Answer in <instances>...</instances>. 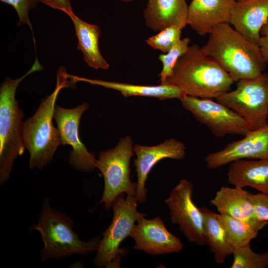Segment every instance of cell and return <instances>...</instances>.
<instances>
[{
    "instance_id": "26",
    "label": "cell",
    "mask_w": 268,
    "mask_h": 268,
    "mask_svg": "<svg viewBox=\"0 0 268 268\" xmlns=\"http://www.w3.org/2000/svg\"><path fill=\"white\" fill-rule=\"evenodd\" d=\"M182 30L176 26H168L156 35L149 37L145 41L153 49L165 54L181 40Z\"/></svg>"
},
{
    "instance_id": "1",
    "label": "cell",
    "mask_w": 268,
    "mask_h": 268,
    "mask_svg": "<svg viewBox=\"0 0 268 268\" xmlns=\"http://www.w3.org/2000/svg\"><path fill=\"white\" fill-rule=\"evenodd\" d=\"M201 49L234 82L257 77L266 67L259 46L247 40L229 23L215 27Z\"/></svg>"
},
{
    "instance_id": "19",
    "label": "cell",
    "mask_w": 268,
    "mask_h": 268,
    "mask_svg": "<svg viewBox=\"0 0 268 268\" xmlns=\"http://www.w3.org/2000/svg\"><path fill=\"white\" fill-rule=\"evenodd\" d=\"M229 164L227 175L230 184L268 194V159H241Z\"/></svg>"
},
{
    "instance_id": "17",
    "label": "cell",
    "mask_w": 268,
    "mask_h": 268,
    "mask_svg": "<svg viewBox=\"0 0 268 268\" xmlns=\"http://www.w3.org/2000/svg\"><path fill=\"white\" fill-rule=\"evenodd\" d=\"M235 0H192L187 24L198 34H209L222 23H229Z\"/></svg>"
},
{
    "instance_id": "6",
    "label": "cell",
    "mask_w": 268,
    "mask_h": 268,
    "mask_svg": "<svg viewBox=\"0 0 268 268\" xmlns=\"http://www.w3.org/2000/svg\"><path fill=\"white\" fill-rule=\"evenodd\" d=\"M137 201L135 196L119 195L112 205V221L103 234L94 263L99 268H119L125 250L120 248L121 244L130 234L135 222L142 214L137 210Z\"/></svg>"
},
{
    "instance_id": "3",
    "label": "cell",
    "mask_w": 268,
    "mask_h": 268,
    "mask_svg": "<svg viewBox=\"0 0 268 268\" xmlns=\"http://www.w3.org/2000/svg\"><path fill=\"white\" fill-rule=\"evenodd\" d=\"M65 67L57 71V81L53 92L41 100L35 113L23 123V137L25 149L29 153L31 169H42L52 159L58 147L62 145L57 127L53 124L56 101L61 90L74 83L68 80Z\"/></svg>"
},
{
    "instance_id": "12",
    "label": "cell",
    "mask_w": 268,
    "mask_h": 268,
    "mask_svg": "<svg viewBox=\"0 0 268 268\" xmlns=\"http://www.w3.org/2000/svg\"><path fill=\"white\" fill-rule=\"evenodd\" d=\"M241 159H268V124L250 131L241 139L227 144L223 149L209 153L206 167L215 169Z\"/></svg>"
},
{
    "instance_id": "24",
    "label": "cell",
    "mask_w": 268,
    "mask_h": 268,
    "mask_svg": "<svg viewBox=\"0 0 268 268\" xmlns=\"http://www.w3.org/2000/svg\"><path fill=\"white\" fill-rule=\"evenodd\" d=\"M231 268H266L268 267V251L257 253L250 244L233 250Z\"/></svg>"
},
{
    "instance_id": "21",
    "label": "cell",
    "mask_w": 268,
    "mask_h": 268,
    "mask_svg": "<svg viewBox=\"0 0 268 268\" xmlns=\"http://www.w3.org/2000/svg\"><path fill=\"white\" fill-rule=\"evenodd\" d=\"M68 15L72 20L78 40L77 48L83 55L87 65L95 69H107L110 66L102 56L99 49L100 27L86 22L72 12Z\"/></svg>"
},
{
    "instance_id": "22",
    "label": "cell",
    "mask_w": 268,
    "mask_h": 268,
    "mask_svg": "<svg viewBox=\"0 0 268 268\" xmlns=\"http://www.w3.org/2000/svg\"><path fill=\"white\" fill-rule=\"evenodd\" d=\"M200 209L203 216L206 245L213 254L216 262L222 264L229 256L232 254L233 248L218 219V213L204 206Z\"/></svg>"
},
{
    "instance_id": "9",
    "label": "cell",
    "mask_w": 268,
    "mask_h": 268,
    "mask_svg": "<svg viewBox=\"0 0 268 268\" xmlns=\"http://www.w3.org/2000/svg\"><path fill=\"white\" fill-rule=\"evenodd\" d=\"M180 100L183 107L207 126L216 137L227 134L244 136L251 131L247 122L237 113L212 99L185 95Z\"/></svg>"
},
{
    "instance_id": "30",
    "label": "cell",
    "mask_w": 268,
    "mask_h": 268,
    "mask_svg": "<svg viewBox=\"0 0 268 268\" xmlns=\"http://www.w3.org/2000/svg\"><path fill=\"white\" fill-rule=\"evenodd\" d=\"M259 46L266 63H268V22L261 29Z\"/></svg>"
},
{
    "instance_id": "20",
    "label": "cell",
    "mask_w": 268,
    "mask_h": 268,
    "mask_svg": "<svg viewBox=\"0 0 268 268\" xmlns=\"http://www.w3.org/2000/svg\"><path fill=\"white\" fill-rule=\"evenodd\" d=\"M68 78L74 83L82 81L92 85L101 86L117 90L125 97L131 96H145L155 97L160 100L177 98L179 100L185 95L178 87L171 84L159 85H135L115 81L89 79L68 74Z\"/></svg>"
},
{
    "instance_id": "4",
    "label": "cell",
    "mask_w": 268,
    "mask_h": 268,
    "mask_svg": "<svg viewBox=\"0 0 268 268\" xmlns=\"http://www.w3.org/2000/svg\"><path fill=\"white\" fill-rule=\"evenodd\" d=\"M37 58L30 69L21 77H8L0 86V183L9 179L14 161L25 149L23 137V111L15 98L20 82L31 73L43 69Z\"/></svg>"
},
{
    "instance_id": "32",
    "label": "cell",
    "mask_w": 268,
    "mask_h": 268,
    "mask_svg": "<svg viewBox=\"0 0 268 268\" xmlns=\"http://www.w3.org/2000/svg\"><path fill=\"white\" fill-rule=\"evenodd\" d=\"M235 0L238 1H242V0Z\"/></svg>"
},
{
    "instance_id": "8",
    "label": "cell",
    "mask_w": 268,
    "mask_h": 268,
    "mask_svg": "<svg viewBox=\"0 0 268 268\" xmlns=\"http://www.w3.org/2000/svg\"><path fill=\"white\" fill-rule=\"evenodd\" d=\"M215 99L243 118L250 130L261 128L268 124V73L240 80L234 90Z\"/></svg>"
},
{
    "instance_id": "18",
    "label": "cell",
    "mask_w": 268,
    "mask_h": 268,
    "mask_svg": "<svg viewBox=\"0 0 268 268\" xmlns=\"http://www.w3.org/2000/svg\"><path fill=\"white\" fill-rule=\"evenodd\" d=\"M188 7L186 0H148L143 11L146 26L158 31L172 25L182 29L188 25Z\"/></svg>"
},
{
    "instance_id": "5",
    "label": "cell",
    "mask_w": 268,
    "mask_h": 268,
    "mask_svg": "<svg viewBox=\"0 0 268 268\" xmlns=\"http://www.w3.org/2000/svg\"><path fill=\"white\" fill-rule=\"evenodd\" d=\"M73 225L67 214L51 207L49 199H44L38 223L32 226L40 233L44 243L40 255L42 262L97 251L101 238L83 241L73 229Z\"/></svg>"
},
{
    "instance_id": "11",
    "label": "cell",
    "mask_w": 268,
    "mask_h": 268,
    "mask_svg": "<svg viewBox=\"0 0 268 268\" xmlns=\"http://www.w3.org/2000/svg\"><path fill=\"white\" fill-rule=\"evenodd\" d=\"M89 107L86 102L70 109L56 105L54 114L62 145L72 147L69 151V162L75 169L82 172H91L96 168L95 154L88 151L79 136L81 116Z\"/></svg>"
},
{
    "instance_id": "29",
    "label": "cell",
    "mask_w": 268,
    "mask_h": 268,
    "mask_svg": "<svg viewBox=\"0 0 268 268\" xmlns=\"http://www.w3.org/2000/svg\"><path fill=\"white\" fill-rule=\"evenodd\" d=\"M38 1L54 9L61 10L67 15L73 12L69 0H38Z\"/></svg>"
},
{
    "instance_id": "25",
    "label": "cell",
    "mask_w": 268,
    "mask_h": 268,
    "mask_svg": "<svg viewBox=\"0 0 268 268\" xmlns=\"http://www.w3.org/2000/svg\"><path fill=\"white\" fill-rule=\"evenodd\" d=\"M190 42V38L185 37L181 39L168 52L159 55L158 58L163 66L159 74L161 84H164L166 79L172 74L177 60L187 51Z\"/></svg>"
},
{
    "instance_id": "2",
    "label": "cell",
    "mask_w": 268,
    "mask_h": 268,
    "mask_svg": "<svg viewBox=\"0 0 268 268\" xmlns=\"http://www.w3.org/2000/svg\"><path fill=\"white\" fill-rule=\"evenodd\" d=\"M234 82L201 48L193 44L177 60L172 74L164 84L178 87L186 95L212 99L231 90Z\"/></svg>"
},
{
    "instance_id": "28",
    "label": "cell",
    "mask_w": 268,
    "mask_h": 268,
    "mask_svg": "<svg viewBox=\"0 0 268 268\" xmlns=\"http://www.w3.org/2000/svg\"><path fill=\"white\" fill-rule=\"evenodd\" d=\"M258 218L268 221V194H250Z\"/></svg>"
},
{
    "instance_id": "14",
    "label": "cell",
    "mask_w": 268,
    "mask_h": 268,
    "mask_svg": "<svg viewBox=\"0 0 268 268\" xmlns=\"http://www.w3.org/2000/svg\"><path fill=\"white\" fill-rule=\"evenodd\" d=\"M133 149L136 155L134 165L137 178L135 199L137 202L142 203L146 199L145 183L152 168L158 161L165 158L183 159L186 147L182 142L171 138L155 146L135 144Z\"/></svg>"
},
{
    "instance_id": "13",
    "label": "cell",
    "mask_w": 268,
    "mask_h": 268,
    "mask_svg": "<svg viewBox=\"0 0 268 268\" xmlns=\"http://www.w3.org/2000/svg\"><path fill=\"white\" fill-rule=\"evenodd\" d=\"M142 213L137 218L130 237L134 241V249L151 255L179 252L183 245L180 239L170 233L158 217L145 218Z\"/></svg>"
},
{
    "instance_id": "31",
    "label": "cell",
    "mask_w": 268,
    "mask_h": 268,
    "mask_svg": "<svg viewBox=\"0 0 268 268\" xmlns=\"http://www.w3.org/2000/svg\"><path fill=\"white\" fill-rule=\"evenodd\" d=\"M119 0L123 1V2H131L134 0Z\"/></svg>"
},
{
    "instance_id": "27",
    "label": "cell",
    "mask_w": 268,
    "mask_h": 268,
    "mask_svg": "<svg viewBox=\"0 0 268 268\" xmlns=\"http://www.w3.org/2000/svg\"><path fill=\"white\" fill-rule=\"evenodd\" d=\"M1 2L8 4L13 7L19 18L18 25H28L32 29L28 14L31 9L34 8L38 0H0Z\"/></svg>"
},
{
    "instance_id": "16",
    "label": "cell",
    "mask_w": 268,
    "mask_h": 268,
    "mask_svg": "<svg viewBox=\"0 0 268 268\" xmlns=\"http://www.w3.org/2000/svg\"><path fill=\"white\" fill-rule=\"evenodd\" d=\"M268 22V0L236 1L229 23L249 42L259 46L260 32Z\"/></svg>"
},
{
    "instance_id": "10",
    "label": "cell",
    "mask_w": 268,
    "mask_h": 268,
    "mask_svg": "<svg viewBox=\"0 0 268 268\" xmlns=\"http://www.w3.org/2000/svg\"><path fill=\"white\" fill-rule=\"evenodd\" d=\"M193 185L191 182L181 179L172 190L164 202L170 210V220L177 224L189 242L205 245L202 213L192 200Z\"/></svg>"
},
{
    "instance_id": "7",
    "label": "cell",
    "mask_w": 268,
    "mask_h": 268,
    "mask_svg": "<svg viewBox=\"0 0 268 268\" xmlns=\"http://www.w3.org/2000/svg\"><path fill=\"white\" fill-rule=\"evenodd\" d=\"M132 139L129 135L121 138L114 148L99 152L96 168L102 173L104 187L100 201L108 210L120 195L135 196L137 184L130 178V160L134 155Z\"/></svg>"
},
{
    "instance_id": "23",
    "label": "cell",
    "mask_w": 268,
    "mask_h": 268,
    "mask_svg": "<svg viewBox=\"0 0 268 268\" xmlns=\"http://www.w3.org/2000/svg\"><path fill=\"white\" fill-rule=\"evenodd\" d=\"M218 217L233 250L250 244L259 234V231L241 220L220 213Z\"/></svg>"
},
{
    "instance_id": "15",
    "label": "cell",
    "mask_w": 268,
    "mask_h": 268,
    "mask_svg": "<svg viewBox=\"0 0 268 268\" xmlns=\"http://www.w3.org/2000/svg\"><path fill=\"white\" fill-rule=\"evenodd\" d=\"M250 194L242 188L222 186L210 203L219 213L241 220L259 231L268 223L257 216Z\"/></svg>"
}]
</instances>
